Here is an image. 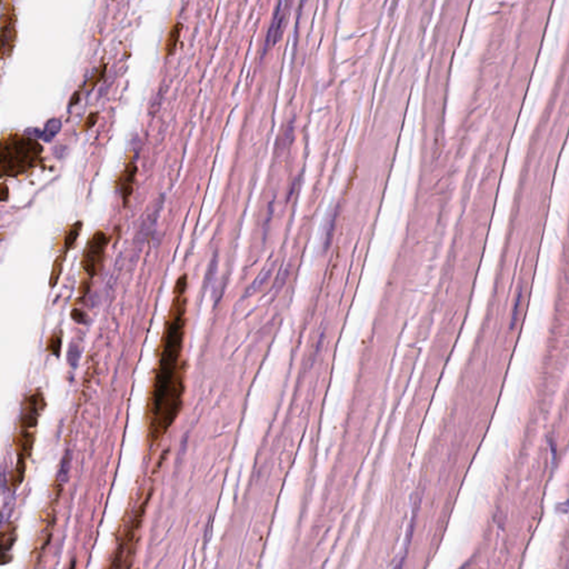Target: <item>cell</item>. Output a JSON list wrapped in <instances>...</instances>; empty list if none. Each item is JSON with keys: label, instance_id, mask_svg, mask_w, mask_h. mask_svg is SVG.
I'll list each match as a JSON object with an SVG mask.
<instances>
[{"label": "cell", "instance_id": "8992f818", "mask_svg": "<svg viewBox=\"0 0 569 569\" xmlns=\"http://www.w3.org/2000/svg\"><path fill=\"white\" fill-rule=\"evenodd\" d=\"M106 71H107V65H106V63H102V65L97 69V71H96L95 73H93L92 77H91L90 79H89L88 87L90 88V89L95 88V87L98 85V83L102 80L103 77H105Z\"/></svg>", "mask_w": 569, "mask_h": 569}, {"label": "cell", "instance_id": "7a4b0ae2", "mask_svg": "<svg viewBox=\"0 0 569 569\" xmlns=\"http://www.w3.org/2000/svg\"><path fill=\"white\" fill-rule=\"evenodd\" d=\"M16 14L10 0H7L1 18V57L10 56L17 39Z\"/></svg>", "mask_w": 569, "mask_h": 569}, {"label": "cell", "instance_id": "52a82bcc", "mask_svg": "<svg viewBox=\"0 0 569 569\" xmlns=\"http://www.w3.org/2000/svg\"><path fill=\"white\" fill-rule=\"evenodd\" d=\"M98 117H99L98 112H93L91 115H89V117L85 121V125H83V129H88V128H91L93 125H95L96 121L98 120Z\"/></svg>", "mask_w": 569, "mask_h": 569}, {"label": "cell", "instance_id": "5b68a950", "mask_svg": "<svg viewBox=\"0 0 569 569\" xmlns=\"http://www.w3.org/2000/svg\"><path fill=\"white\" fill-rule=\"evenodd\" d=\"M60 129H61L60 120H58V119L49 120L46 123V126H44V129L42 130L41 139L49 142L52 139V138H55L57 136V133L60 131Z\"/></svg>", "mask_w": 569, "mask_h": 569}, {"label": "cell", "instance_id": "3957f363", "mask_svg": "<svg viewBox=\"0 0 569 569\" xmlns=\"http://www.w3.org/2000/svg\"><path fill=\"white\" fill-rule=\"evenodd\" d=\"M88 245H89L88 246L89 251H86L85 266L92 274V271L96 269L97 261H99V258L102 256L103 245H105V237H103L102 234H100L99 236L95 235L90 244Z\"/></svg>", "mask_w": 569, "mask_h": 569}, {"label": "cell", "instance_id": "ba28073f", "mask_svg": "<svg viewBox=\"0 0 569 569\" xmlns=\"http://www.w3.org/2000/svg\"><path fill=\"white\" fill-rule=\"evenodd\" d=\"M72 98H73V99H72V101H71V105H75V103H77L78 100H79V91L76 92L75 95H73Z\"/></svg>", "mask_w": 569, "mask_h": 569}, {"label": "cell", "instance_id": "6da1fadb", "mask_svg": "<svg viewBox=\"0 0 569 569\" xmlns=\"http://www.w3.org/2000/svg\"><path fill=\"white\" fill-rule=\"evenodd\" d=\"M40 146L33 138L18 137L8 139L7 145L2 146L1 167L4 175H14L26 170L29 165L36 161L40 152Z\"/></svg>", "mask_w": 569, "mask_h": 569}, {"label": "cell", "instance_id": "277c9868", "mask_svg": "<svg viewBox=\"0 0 569 569\" xmlns=\"http://www.w3.org/2000/svg\"><path fill=\"white\" fill-rule=\"evenodd\" d=\"M182 30V23L178 22L171 27L168 37L165 41V57L168 58L172 56L177 49L178 41L180 39V33Z\"/></svg>", "mask_w": 569, "mask_h": 569}]
</instances>
